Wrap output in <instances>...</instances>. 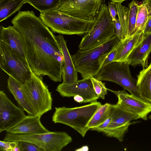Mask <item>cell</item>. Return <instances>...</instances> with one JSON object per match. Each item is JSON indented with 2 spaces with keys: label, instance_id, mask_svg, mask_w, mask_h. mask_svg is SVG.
Returning a JSON list of instances; mask_svg holds the SVG:
<instances>
[{
  "label": "cell",
  "instance_id": "obj_1",
  "mask_svg": "<svg viewBox=\"0 0 151 151\" xmlns=\"http://www.w3.org/2000/svg\"><path fill=\"white\" fill-rule=\"evenodd\" d=\"M11 22L23 37L27 60L32 72L61 82L64 57L52 32L32 11H19Z\"/></svg>",
  "mask_w": 151,
  "mask_h": 151
},
{
  "label": "cell",
  "instance_id": "obj_2",
  "mask_svg": "<svg viewBox=\"0 0 151 151\" xmlns=\"http://www.w3.org/2000/svg\"><path fill=\"white\" fill-rule=\"evenodd\" d=\"M120 40L115 35L103 44L71 55L76 70L83 78L95 77L101 69V58L111 51Z\"/></svg>",
  "mask_w": 151,
  "mask_h": 151
},
{
  "label": "cell",
  "instance_id": "obj_3",
  "mask_svg": "<svg viewBox=\"0 0 151 151\" xmlns=\"http://www.w3.org/2000/svg\"><path fill=\"white\" fill-rule=\"evenodd\" d=\"M39 17L52 32L66 35H84L95 21L76 17L57 9L40 13Z\"/></svg>",
  "mask_w": 151,
  "mask_h": 151
},
{
  "label": "cell",
  "instance_id": "obj_4",
  "mask_svg": "<svg viewBox=\"0 0 151 151\" xmlns=\"http://www.w3.org/2000/svg\"><path fill=\"white\" fill-rule=\"evenodd\" d=\"M101 105L96 101L74 108L55 107L52 121L54 123L63 124L72 127L84 137L88 130L87 127L89 122Z\"/></svg>",
  "mask_w": 151,
  "mask_h": 151
},
{
  "label": "cell",
  "instance_id": "obj_5",
  "mask_svg": "<svg viewBox=\"0 0 151 151\" xmlns=\"http://www.w3.org/2000/svg\"><path fill=\"white\" fill-rule=\"evenodd\" d=\"M115 35L114 23L108 7L104 3L101 5L94 22L82 37L79 50H85L98 46Z\"/></svg>",
  "mask_w": 151,
  "mask_h": 151
},
{
  "label": "cell",
  "instance_id": "obj_6",
  "mask_svg": "<svg viewBox=\"0 0 151 151\" xmlns=\"http://www.w3.org/2000/svg\"><path fill=\"white\" fill-rule=\"evenodd\" d=\"M3 141H24L35 144L44 151H60L72 142L71 137L63 132H49L36 134H17L8 133Z\"/></svg>",
  "mask_w": 151,
  "mask_h": 151
},
{
  "label": "cell",
  "instance_id": "obj_7",
  "mask_svg": "<svg viewBox=\"0 0 151 151\" xmlns=\"http://www.w3.org/2000/svg\"><path fill=\"white\" fill-rule=\"evenodd\" d=\"M42 76L33 73L31 78L22 85L25 93L35 113L40 116L52 109L51 93L43 81Z\"/></svg>",
  "mask_w": 151,
  "mask_h": 151
},
{
  "label": "cell",
  "instance_id": "obj_8",
  "mask_svg": "<svg viewBox=\"0 0 151 151\" xmlns=\"http://www.w3.org/2000/svg\"><path fill=\"white\" fill-rule=\"evenodd\" d=\"M129 65L127 61L113 62L102 67L95 77L101 81L115 83L131 94L140 97L137 80L132 77Z\"/></svg>",
  "mask_w": 151,
  "mask_h": 151
},
{
  "label": "cell",
  "instance_id": "obj_9",
  "mask_svg": "<svg viewBox=\"0 0 151 151\" xmlns=\"http://www.w3.org/2000/svg\"><path fill=\"white\" fill-rule=\"evenodd\" d=\"M0 67L22 84L32 77L33 73L28 63L12 51L4 44L0 42Z\"/></svg>",
  "mask_w": 151,
  "mask_h": 151
},
{
  "label": "cell",
  "instance_id": "obj_10",
  "mask_svg": "<svg viewBox=\"0 0 151 151\" xmlns=\"http://www.w3.org/2000/svg\"><path fill=\"white\" fill-rule=\"evenodd\" d=\"M103 4V0H60L56 9L78 18L92 20Z\"/></svg>",
  "mask_w": 151,
  "mask_h": 151
},
{
  "label": "cell",
  "instance_id": "obj_11",
  "mask_svg": "<svg viewBox=\"0 0 151 151\" xmlns=\"http://www.w3.org/2000/svg\"><path fill=\"white\" fill-rule=\"evenodd\" d=\"M110 116L111 121L103 132L108 137L115 138L122 142L129 126L132 124L131 121L138 118L122 109L116 104L112 105Z\"/></svg>",
  "mask_w": 151,
  "mask_h": 151
},
{
  "label": "cell",
  "instance_id": "obj_12",
  "mask_svg": "<svg viewBox=\"0 0 151 151\" xmlns=\"http://www.w3.org/2000/svg\"><path fill=\"white\" fill-rule=\"evenodd\" d=\"M117 96L118 101L116 104L122 109L145 120L151 112V103L141 97L129 94L125 89L122 91L110 90Z\"/></svg>",
  "mask_w": 151,
  "mask_h": 151
},
{
  "label": "cell",
  "instance_id": "obj_13",
  "mask_svg": "<svg viewBox=\"0 0 151 151\" xmlns=\"http://www.w3.org/2000/svg\"><path fill=\"white\" fill-rule=\"evenodd\" d=\"M56 91L63 97H72L78 95L82 96L84 103L97 101L99 97L93 88L90 78H83L73 83L59 84Z\"/></svg>",
  "mask_w": 151,
  "mask_h": 151
},
{
  "label": "cell",
  "instance_id": "obj_14",
  "mask_svg": "<svg viewBox=\"0 0 151 151\" xmlns=\"http://www.w3.org/2000/svg\"><path fill=\"white\" fill-rule=\"evenodd\" d=\"M24 110L16 106L3 91H0V132L13 126L26 115Z\"/></svg>",
  "mask_w": 151,
  "mask_h": 151
},
{
  "label": "cell",
  "instance_id": "obj_15",
  "mask_svg": "<svg viewBox=\"0 0 151 151\" xmlns=\"http://www.w3.org/2000/svg\"><path fill=\"white\" fill-rule=\"evenodd\" d=\"M0 42L3 43L25 61L27 62L26 48L21 33L13 26L0 27Z\"/></svg>",
  "mask_w": 151,
  "mask_h": 151
},
{
  "label": "cell",
  "instance_id": "obj_16",
  "mask_svg": "<svg viewBox=\"0 0 151 151\" xmlns=\"http://www.w3.org/2000/svg\"><path fill=\"white\" fill-rule=\"evenodd\" d=\"M41 116L29 115L26 116L13 126L6 130L13 134H36L46 133L50 131L42 124Z\"/></svg>",
  "mask_w": 151,
  "mask_h": 151
},
{
  "label": "cell",
  "instance_id": "obj_17",
  "mask_svg": "<svg viewBox=\"0 0 151 151\" xmlns=\"http://www.w3.org/2000/svg\"><path fill=\"white\" fill-rule=\"evenodd\" d=\"M151 52V33L144 35L141 41L131 52L127 61L134 67L141 65L145 68L148 66V56Z\"/></svg>",
  "mask_w": 151,
  "mask_h": 151
},
{
  "label": "cell",
  "instance_id": "obj_18",
  "mask_svg": "<svg viewBox=\"0 0 151 151\" xmlns=\"http://www.w3.org/2000/svg\"><path fill=\"white\" fill-rule=\"evenodd\" d=\"M55 37L64 57L62 83L67 84L75 82L78 79L77 72L67 47L66 42L62 35Z\"/></svg>",
  "mask_w": 151,
  "mask_h": 151
},
{
  "label": "cell",
  "instance_id": "obj_19",
  "mask_svg": "<svg viewBox=\"0 0 151 151\" xmlns=\"http://www.w3.org/2000/svg\"><path fill=\"white\" fill-rule=\"evenodd\" d=\"M22 84L13 77L9 76L7 80V88L13 95L20 107L29 115L35 113L22 88Z\"/></svg>",
  "mask_w": 151,
  "mask_h": 151
},
{
  "label": "cell",
  "instance_id": "obj_20",
  "mask_svg": "<svg viewBox=\"0 0 151 151\" xmlns=\"http://www.w3.org/2000/svg\"><path fill=\"white\" fill-rule=\"evenodd\" d=\"M143 35V32H141L134 33L123 41L121 40V44L114 61H127L131 52L141 41Z\"/></svg>",
  "mask_w": 151,
  "mask_h": 151
},
{
  "label": "cell",
  "instance_id": "obj_21",
  "mask_svg": "<svg viewBox=\"0 0 151 151\" xmlns=\"http://www.w3.org/2000/svg\"><path fill=\"white\" fill-rule=\"evenodd\" d=\"M137 86L140 97L151 103V63L137 76Z\"/></svg>",
  "mask_w": 151,
  "mask_h": 151
},
{
  "label": "cell",
  "instance_id": "obj_22",
  "mask_svg": "<svg viewBox=\"0 0 151 151\" xmlns=\"http://www.w3.org/2000/svg\"><path fill=\"white\" fill-rule=\"evenodd\" d=\"M26 0H0V22L19 11Z\"/></svg>",
  "mask_w": 151,
  "mask_h": 151
},
{
  "label": "cell",
  "instance_id": "obj_23",
  "mask_svg": "<svg viewBox=\"0 0 151 151\" xmlns=\"http://www.w3.org/2000/svg\"><path fill=\"white\" fill-rule=\"evenodd\" d=\"M151 15V6L147 3L138 5L134 33L143 32Z\"/></svg>",
  "mask_w": 151,
  "mask_h": 151
},
{
  "label": "cell",
  "instance_id": "obj_24",
  "mask_svg": "<svg viewBox=\"0 0 151 151\" xmlns=\"http://www.w3.org/2000/svg\"><path fill=\"white\" fill-rule=\"evenodd\" d=\"M112 104L106 103L101 105L97 109L90 120L87 128L89 130L104 122L109 116Z\"/></svg>",
  "mask_w": 151,
  "mask_h": 151
},
{
  "label": "cell",
  "instance_id": "obj_25",
  "mask_svg": "<svg viewBox=\"0 0 151 151\" xmlns=\"http://www.w3.org/2000/svg\"><path fill=\"white\" fill-rule=\"evenodd\" d=\"M60 1V0H26V3L29 4L42 13L56 9Z\"/></svg>",
  "mask_w": 151,
  "mask_h": 151
},
{
  "label": "cell",
  "instance_id": "obj_26",
  "mask_svg": "<svg viewBox=\"0 0 151 151\" xmlns=\"http://www.w3.org/2000/svg\"><path fill=\"white\" fill-rule=\"evenodd\" d=\"M118 16L121 26L123 41L128 37V26L129 9L121 4L116 3Z\"/></svg>",
  "mask_w": 151,
  "mask_h": 151
},
{
  "label": "cell",
  "instance_id": "obj_27",
  "mask_svg": "<svg viewBox=\"0 0 151 151\" xmlns=\"http://www.w3.org/2000/svg\"><path fill=\"white\" fill-rule=\"evenodd\" d=\"M138 4L133 0L129 4L128 37L133 35L136 24Z\"/></svg>",
  "mask_w": 151,
  "mask_h": 151
},
{
  "label": "cell",
  "instance_id": "obj_28",
  "mask_svg": "<svg viewBox=\"0 0 151 151\" xmlns=\"http://www.w3.org/2000/svg\"><path fill=\"white\" fill-rule=\"evenodd\" d=\"M90 79L96 94L98 97L104 99L105 96L107 94V88L106 87L105 83L94 77H91Z\"/></svg>",
  "mask_w": 151,
  "mask_h": 151
},
{
  "label": "cell",
  "instance_id": "obj_29",
  "mask_svg": "<svg viewBox=\"0 0 151 151\" xmlns=\"http://www.w3.org/2000/svg\"><path fill=\"white\" fill-rule=\"evenodd\" d=\"M20 151H44L35 144L27 142L19 141Z\"/></svg>",
  "mask_w": 151,
  "mask_h": 151
},
{
  "label": "cell",
  "instance_id": "obj_30",
  "mask_svg": "<svg viewBox=\"0 0 151 151\" xmlns=\"http://www.w3.org/2000/svg\"><path fill=\"white\" fill-rule=\"evenodd\" d=\"M121 42V41L120 40L116 46L107 55L103 63L102 67L114 61L119 50Z\"/></svg>",
  "mask_w": 151,
  "mask_h": 151
},
{
  "label": "cell",
  "instance_id": "obj_31",
  "mask_svg": "<svg viewBox=\"0 0 151 151\" xmlns=\"http://www.w3.org/2000/svg\"><path fill=\"white\" fill-rule=\"evenodd\" d=\"M19 142L0 141V150L13 151V149L17 145Z\"/></svg>",
  "mask_w": 151,
  "mask_h": 151
},
{
  "label": "cell",
  "instance_id": "obj_32",
  "mask_svg": "<svg viewBox=\"0 0 151 151\" xmlns=\"http://www.w3.org/2000/svg\"><path fill=\"white\" fill-rule=\"evenodd\" d=\"M112 19L114 26L115 35L120 40H122L123 37L122 28L119 19L118 18L116 17Z\"/></svg>",
  "mask_w": 151,
  "mask_h": 151
},
{
  "label": "cell",
  "instance_id": "obj_33",
  "mask_svg": "<svg viewBox=\"0 0 151 151\" xmlns=\"http://www.w3.org/2000/svg\"><path fill=\"white\" fill-rule=\"evenodd\" d=\"M112 120L111 117L109 116V117L103 123L91 129V130L99 132H103L110 123Z\"/></svg>",
  "mask_w": 151,
  "mask_h": 151
},
{
  "label": "cell",
  "instance_id": "obj_34",
  "mask_svg": "<svg viewBox=\"0 0 151 151\" xmlns=\"http://www.w3.org/2000/svg\"><path fill=\"white\" fill-rule=\"evenodd\" d=\"M108 5V8L110 15L112 19H114L118 14L116 3L112 1H109Z\"/></svg>",
  "mask_w": 151,
  "mask_h": 151
},
{
  "label": "cell",
  "instance_id": "obj_35",
  "mask_svg": "<svg viewBox=\"0 0 151 151\" xmlns=\"http://www.w3.org/2000/svg\"><path fill=\"white\" fill-rule=\"evenodd\" d=\"M144 35L151 33V15L143 31Z\"/></svg>",
  "mask_w": 151,
  "mask_h": 151
},
{
  "label": "cell",
  "instance_id": "obj_36",
  "mask_svg": "<svg viewBox=\"0 0 151 151\" xmlns=\"http://www.w3.org/2000/svg\"><path fill=\"white\" fill-rule=\"evenodd\" d=\"M74 101H75L80 103H84V100L81 96L77 95L73 97Z\"/></svg>",
  "mask_w": 151,
  "mask_h": 151
},
{
  "label": "cell",
  "instance_id": "obj_37",
  "mask_svg": "<svg viewBox=\"0 0 151 151\" xmlns=\"http://www.w3.org/2000/svg\"><path fill=\"white\" fill-rule=\"evenodd\" d=\"M111 1L115 3L121 4L126 0H110Z\"/></svg>",
  "mask_w": 151,
  "mask_h": 151
},
{
  "label": "cell",
  "instance_id": "obj_38",
  "mask_svg": "<svg viewBox=\"0 0 151 151\" xmlns=\"http://www.w3.org/2000/svg\"><path fill=\"white\" fill-rule=\"evenodd\" d=\"M147 3L151 6V0H145L144 3Z\"/></svg>",
  "mask_w": 151,
  "mask_h": 151
},
{
  "label": "cell",
  "instance_id": "obj_39",
  "mask_svg": "<svg viewBox=\"0 0 151 151\" xmlns=\"http://www.w3.org/2000/svg\"><path fill=\"white\" fill-rule=\"evenodd\" d=\"M145 0H142V4H144Z\"/></svg>",
  "mask_w": 151,
  "mask_h": 151
},
{
  "label": "cell",
  "instance_id": "obj_40",
  "mask_svg": "<svg viewBox=\"0 0 151 151\" xmlns=\"http://www.w3.org/2000/svg\"><path fill=\"white\" fill-rule=\"evenodd\" d=\"M105 0H103V4L104 3Z\"/></svg>",
  "mask_w": 151,
  "mask_h": 151
}]
</instances>
